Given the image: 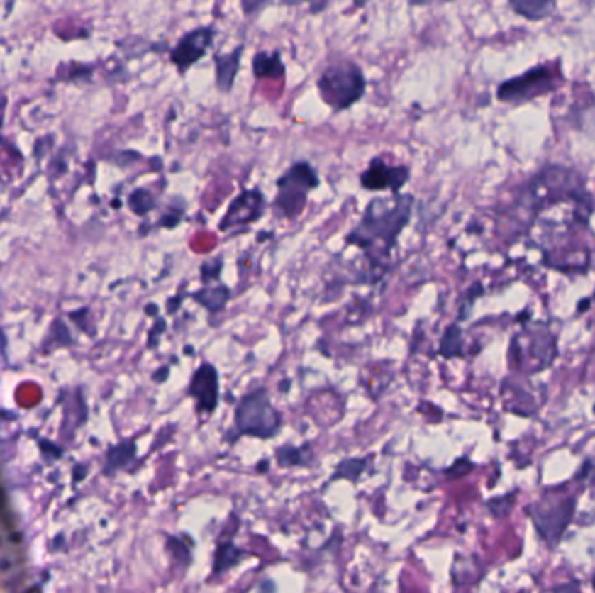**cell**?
<instances>
[{
    "instance_id": "obj_1",
    "label": "cell",
    "mask_w": 595,
    "mask_h": 593,
    "mask_svg": "<svg viewBox=\"0 0 595 593\" xmlns=\"http://www.w3.org/2000/svg\"><path fill=\"white\" fill-rule=\"evenodd\" d=\"M413 195L395 194L391 197L372 199L362 218L347 235V244L367 254L372 265H382L397 244L399 235L408 226L413 213Z\"/></svg>"
},
{
    "instance_id": "obj_2",
    "label": "cell",
    "mask_w": 595,
    "mask_h": 593,
    "mask_svg": "<svg viewBox=\"0 0 595 593\" xmlns=\"http://www.w3.org/2000/svg\"><path fill=\"white\" fill-rule=\"evenodd\" d=\"M366 87V77L354 61L329 65L317 80L321 98L335 111H345L354 106L364 96Z\"/></svg>"
},
{
    "instance_id": "obj_3",
    "label": "cell",
    "mask_w": 595,
    "mask_h": 593,
    "mask_svg": "<svg viewBox=\"0 0 595 593\" xmlns=\"http://www.w3.org/2000/svg\"><path fill=\"white\" fill-rule=\"evenodd\" d=\"M321 183L317 171L312 164L305 160L294 162L277 179V195H275L274 214L284 219H296L306 206V199L312 190Z\"/></svg>"
},
{
    "instance_id": "obj_4",
    "label": "cell",
    "mask_w": 595,
    "mask_h": 593,
    "mask_svg": "<svg viewBox=\"0 0 595 593\" xmlns=\"http://www.w3.org/2000/svg\"><path fill=\"white\" fill-rule=\"evenodd\" d=\"M282 418L272 404L265 388L249 392L242 397L235 409L237 435H251L258 438H270L279 433Z\"/></svg>"
},
{
    "instance_id": "obj_5",
    "label": "cell",
    "mask_w": 595,
    "mask_h": 593,
    "mask_svg": "<svg viewBox=\"0 0 595 593\" xmlns=\"http://www.w3.org/2000/svg\"><path fill=\"white\" fill-rule=\"evenodd\" d=\"M555 357H557L555 338L545 326H538L535 331L526 329L519 336L513 338L510 346L512 364L529 375L547 369Z\"/></svg>"
},
{
    "instance_id": "obj_6",
    "label": "cell",
    "mask_w": 595,
    "mask_h": 593,
    "mask_svg": "<svg viewBox=\"0 0 595 593\" xmlns=\"http://www.w3.org/2000/svg\"><path fill=\"white\" fill-rule=\"evenodd\" d=\"M574 504L577 499L569 494H545L538 503L531 504L526 514L533 519L540 536L548 545H555L573 519Z\"/></svg>"
},
{
    "instance_id": "obj_7",
    "label": "cell",
    "mask_w": 595,
    "mask_h": 593,
    "mask_svg": "<svg viewBox=\"0 0 595 593\" xmlns=\"http://www.w3.org/2000/svg\"><path fill=\"white\" fill-rule=\"evenodd\" d=\"M555 73L548 67H535L519 77L503 82L498 87V99L506 103H522L528 99H535L536 96L547 94L557 87L555 82Z\"/></svg>"
},
{
    "instance_id": "obj_8",
    "label": "cell",
    "mask_w": 595,
    "mask_h": 593,
    "mask_svg": "<svg viewBox=\"0 0 595 593\" xmlns=\"http://www.w3.org/2000/svg\"><path fill=\"white\" fill-rule=\"evenodd\" d=\"M265 206H267V200H265L263 192L260 188H249V190L240 192L230 202L228 211L221 218L220 230L228 232V230L256 223L265 214Z\"/></svg>"
},
{
    "instance_id": "obj_9",
    "label": "cell",
    "mask_w": 595,
    "mask_h": 593,
    "mask_svg": "<svg viewBox=\"0 0 595 593\" xmlns=\"http://www.w3.org/2000/svg\"><path fill=\"white\" fill-rule=\"evenodd\" d=\"M214 37H216V28L211 25L197 26V28L183 33L178 44L171 49V61L179 68V72H187L206 56V52L213 45Z\"/></svg>"
},
{
    "instance_id": "obj_10",
    "label": "cell",
    "mask_w": 595,
    "mask_h": 593,
    "mask_svg": "<svg viewBox=\"0 0 595 593\" xmlns=\"http://www.w3.org/2000/svg\"><path fill=\"white\" fill-rule=\"evenodd\" d=\"M411 171L408 165H389L382 157L371 159L366 171L360 174V187L369 192L399 194L409 181Z\"/></svg>"
},
{
    "instance_id": "obj_11",
    "label": "cell",
    "mask_w": 595,
    "mask_h": 593,
    "mask_svg": "<svg viewBox=\"0 0 595 593\" xmlns=\"http://www.w3.org/2000/svg\"><path fill=\"white\" fill-rule=\"evenodd\" d=\"M188 395L195 400L199 413L211 414L216 411L220 400V376L213 364L204 362L194 372L188 387Z\"/></svg>"
},
{
    "instance_id": "obj_12",
    "label": "cell",
    "mask_w": 595,
    "mask_h": 593,
    "mask_svg": "<svg viewBox=\"0 0 595 593\" xmlns=\"http://www.w3.org/2000/svg\"><path fill=\"white\" fill-rule=\"evenodd\" d=\"M244 52V45L233 49L228 54H216L213 57L216 67V87L221 92H230L235 84V77L240 68V57Z\"/></svg>"
},
{
    "instance_id": "obj_13",
    "label": "cell",
    "mask_w": 595,
    "mask_h": 593,
    "mask_svg": "<svg viewBox=\"0 0 595 593\" xmlns=\"http://www.w3.org/2000/svg\"><path fill=\"white\" fill-rule=\"evenodd\" d=\"M252 73L258 79H282L286 75V65H284L282 57H280V52L260 51L258 54H255V57H252Z\"/></svg>"
},
{
    "instance_id": "obj_14",
    "label": "cell",
    "mask_w": 595,
    "mask_h": 593,
    "mask_svg": "<svg viewBox=\"0 0 595 593\" xmlns=\"http://www.w3.org/2000/svg\"><path fill=\"white\" fill-rule=\"evenodd\" d=\"M230 296H232V292L223 284H218L216 287H204L191 292V299L201 303L209 314H218V311L223 310L226 303H228Z\"/></svg>"
},
{
    "instance_id": "obj_15",
    "label": "cell",
    "mask_w": 595,
    "mask_h": 593,
    "mask_svg": "<svg viewBox=\"0 0 595 593\" xmlns=\"http://www.w3.org/2000/svg\"><path fill=\"white\" fill-rule=\"evenodd\" d=\"M244 557H245V553L233 545L232 539H226V541L220 543L216 548V555H214L213 575L221 576L223 572L230 571L232 567H235V565L239 564Z\"/></svg>"
},
{
    "instance_id": "obj_16",
    "label": "cell",
    "mask_w": 595,
    "mask_h": 593,
    "mask_svg": "<svg viewBox=\"0 0 595 593\" xmlns=\"http://www.w3.org/2000/svg\"><path fill=\"white\" fill-rule=\"evenodd\" d=\"M512 9L531 21H538L554 13L555 4L548 2V0H517V2H512Z\"/></svg>"
},
{
    "instance_id": "obj_17",
    "label": "cell",
    "mask_w": 595,
    "mask_h": 593,
    "mask_svg": "<svg viewBox=\"0 0 595 593\" xmlns=\"http://www.w3.org/2000/svg\"><path fill=\"white\" fill-rule=\"evenodd\" d=\"M439 355L444 359H455L463 355V333L458 323H451L446 327L439 345Z\"/></svg>"
},
{
    "instance_id": "obj_18",
    "label": "cell",
    "mask_w": 595,
    "mask_h": 593,
    "mask_svg": "<svg viewBox=\"0 0 595 593\" xmlns=\"http://www.w3.org/2000/svg\"><path fill=\"white\" fill-rule=\"evenodd\" d=\"M280 467H306L312 461V453H310L308 445L303 448H294V445H282L275 453Z\"/></svg>"
},
{
    "instance_id": "obj_19",
    "label": "cell",
    "mask_w": 595,
    "mask_h": 593,
    "mask_svg": "<svg viewBox=\"0 0 595 593\" xmlns=\"http://www.w3.org/2000/svg\"><path fill=\"white\" fill-rule=\"evenodd\" d=\"M367 467V460H359V458H348V460H343L340 465H338L335 475L331 477V480L336 479H347L355 482L359 480V477L362 475V472Z\"/></svg>"
},
{
    "instance_id": "obj_20",
    "label": "cell",
    "mask_w": 595,
    "mask_h": 593,
    "mask_svg": "<svg viewBox=\"0 0 595 593\" xmlns=\"http://www.w3.org/2000/svg\"><path fill=\"white\" fill-rule=\"evenodd\" d=\"M134 453H136V449H134L133 442H124V444H121L118 448L112 449L109 454V468L117 470L124 467V465H128L134 458Z\"/></svg>"
},
{
    "instance_id": "obj_21",
    "label": "cell",
    "mask_w": 595,
    "mask_h": 593,
    "mask_svg": "<svg viewBox=\"0 0 595 593\" xmlns=\"http://www.w3.org/2000/svg\"><path fill=\"white\" fill-rule=\"evenodd\" d=\"M167 550L171 552L174 562L179 565H188L191 560V550L187 546V539L182 538H167Z\"/></svg>"
},
{
    "instance_id": "obj_22",
    "label": "cell",
    "mask_w": 595,
    "mask_h": 593,
    "mask_svg": "<svg viewBox=\"0 0 595 593\" xmlns=\"http://www.w3.org/2000/svg\"><path fill=\"white\" fill-rule=\"evenodd\" d=\"M130 204H133L134 211H136L138 214H145L155 206V200H153V197L147 190H138L134 192L133 197H130Z\"/></svg>"
},
{
    "instance_id": "obj_23",
    "label": "cell",
    "mask_w": 595,
    "mask_h": 593,
    "mask_svg": "<svg viewBox=\"0 0 595 593\" xmlns=\"http://www.w3.org/2000/svg\"><path fill=\"white\" fill-rule=\"evenodd\" d=\"M513 501H516V494L510 492V494L503 496V498H496V499H493V501H489L487 503V506H489L491 514H493L494 517H503V515H506L510 510H512Z\"/></svg>"
},
{
    "instance_id": "obj_24",
    "label": "cell",
    "mask_w": 595,
    "mask_h": 593,
    "mask_svg": "<svg viewBox=\"0 0 595 593\" xmlns=\"http://www.w3.org/2000/svg\"><path fill=\"white\" fill-rule=\"evenodd\" d=\"M221 268H223V260L221 257H216L213 261H206L204 265H201V277L204 282H211V280H218L221 275Z\"/></svg>"
},
{
    "instance_id": "obj_25",
    "label": "cell",
    "mask_w": 595,
    "mask_h": 593,
    "mask_svg": "<svg viewBox=\"0 0 595 593\" xmlns=\"http://www.w3.org/2000/svg\"><path fill=\"white\" fill-rule=\"evenodd\" d=\"M481 294H482L481 284H474V286L468 289V291L465 292V303H462V308H460V321H463V318L468 317V314H470L472 305H474L475 298H479Z\"/></svg>"
},
{
    "instance_id": "obj_26",
    "label": "cell",
    "mask_w": 595,
    "mask_h": 593,
    "mask_svg": "<svg viewBox=\"0 0 595 593\" xmlns=\"http://www.w3.org/2000/svg\"><path fill=\"white\" fill-rule=\"evenodd\" d=\"M472 467H474V465H472L470 461L465 460V458H462V460L456 461V463L452 465V467L449 468L446 473L449 477H451V479H458V477L467 475V473L472 470Z\"/></svg>"
},
{
    "instance_id": "obj_27",
    "label": "cell",
    "mask_w": 595,
    "mask_h": 593,
    "mask_svg": "<svg viewBox=\"0 0 595 593\" xmlns=\"http://www.w3.org/2000/svg\"><path fill=\"white\" fill-rule=\"evenodd\" d=\"M554 593H579V590L574 583H566V584H560V587L555 588Z\"/></svg>"
},
{
    "instance_id": "obj_28",
    "label": "cell",
    "mask_w": 595,
    "mask_h": 593,
    "mask_svg": "<svg viewBox=\"0 0 595 593\" xmlns=\"http://www.w3.org/2000/svg\"><path fill=\"white\" fill-rule=\"evenodd\" d=\"M261 7H265V4H249V2H242V9L245 11V14H252V11H260Z\"/></svg>"
},
{
    "instance_id": "obj_29",
    "label": "cell",
    "mask_w": 595,
    "mask_h": 593,
    "mask_svg": "<svg viewBox=\"0 0 595 593\" xmlns=\"http://www.w3.org/2000/svg\"><path fill=\"white\" fill-rule=\"evenodd\" d=\"M179 301H182V296H179V298H176V299H174V305H178ZM172 311H176V306H169V314H172Z\"/></svg>"
},
{
    "instance_id": "obj_30",
    "label": "cell",
    "mask_w": 595,
    "mask_h": 593,
    "mask_svg": "<svg viewBox=\"0 0 595 593\" xmlns=\"http://www.w3.org/2000/svg\"><path fill=\"white\" fill-rule=\"evenodd\" d=\"M185 353H191V346H185Z\"/></svg>"
},
{
    "instance_id": "obj_31",
    "label": "cell",
    "mask_w": 595,
    "mask_h": 593,
    "mask_svg": "<svg viewBox=\"0 0 595 593\" xmlns=\"http://www.w3.org/2000/svg\"><path fill=\"white\" fill-rule=\"evenodd\" d=\"M592 587H594V592H595V576H594V580H592Z\"/></svg>"
}]
</instances>
